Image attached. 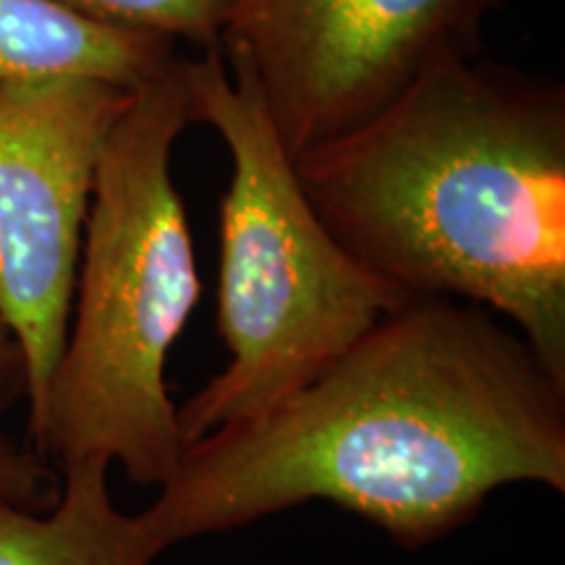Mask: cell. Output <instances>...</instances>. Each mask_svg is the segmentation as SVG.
Listing matches in <instances>:
<instances>
[{
	"instance_id": "7a4b0ae2",
	"label": "cell",
	"mask_w": 565,
	"mask_h": 565,
	"mask_svg": "<svg viewBox=\"0 0 565 565\" xmlns=\"http://www.w3.org/2000/svg\"><path fill=\"white\" fill-rule=\"evenodd\" d=\"M338 244L408 296L513 324L565 385V87L482 61L424 71L356 129L294 158Z\"/></svg>"
},
{
	"instance_id": "3957f363",
	"label": "cell",
	"mask_w": 565,
	"mask_h": 565,
	"mask_svg": "<svg viewBox=\"0 0 565 565\" xmlns=\"http://www.w3.org/2000/svg\"><path fill=\"white\" fill-rule=\"evenodd\" d=\"M192 118L189 53L131 92L95 173L61 362L26 429L55 469L121 466L139 487L179 469V406L166 362L202 296L175 141Z\"/></svg>"
},
{
	"instance_id": "8992f818",
	"label": "cell",
	"mask_w": 565,
	"mask_h": 565,
	"mask_svg": "<svg viewBox=\"0 0 565 565\" xmlns=\"http://www.w3.org/2000/svg\"><path fill=\"white\" fill-rule=\"evenodd\" d=\"M131 92L100 79L0 92V320L26 362V429L66 345L95 173Z\"/></svg>"
},
{
	"instance_id": "30bf717a",
	"label": "cell",
	"mask_w": 565,
	"mask_h": 565,
	"mask_svg": "<svg viewBox=\"0 0 565 565\" xmlns=\"http://www.w3.org/2000/svg\"><path fill=\"white\" fill-rule=\"evenodd\" d=\"M26 404V362L9 324L0 320V508L45 511L61 490L58 469L26 435L6 429L3 419Z\"/></svg>"
},
{
	"instance_id": "5b68a950",
	"label": "cell",
	"mask_w": 565,
	"mask_h": 565,
	"mask_svg": "<svg viewBox=\"0 0 565 565\" xmlns=\"http://www.w3.org/2000/svg\"><path fill=\"white\" fill-rule=\"evenodd\" d=\"M503 0H233L223 53L296 154L356 129L424 71L479 55Z\"/></svg>"
},
{
	"instance_id": "277c9868",
	"label": "cell",
	"mask_w": 565,
	"mask_h": 565,
	"mask_svg": "<svg viewBox=\"0 0 565 565\" xmlns=\"http://www.w3.org/2000/svg\"><path fill=\"white\" fill-rule=\"evenodd\" d=\"M194 124L228 147L217 333L231 362L179 406L183 448L301 391L408 299L353 259L303 194L291 152L242 61L189 53Z\"/></svg>"
},
{
	"instance_id": "9c48e42d",
	"label": "cell",
	"mask_w": 565,
	"mask_h": 565,
	"mask_svg": "<svg viewBox=\"0 0 565 565\" xmlns=\"http://www.w3.org/2000/svg\"><path fill=\"white\" fill-rule=\"evenodd\" d=\"M95 24L145 34L192 53L223 51L233 0H53Z\"/></svg>"
},
{
	"instance_id": "6da1fadb",
	"label": "cell",
	"mask_w": 565,
	"mask_h": 565,
	"mask_svg": "<svg viewBox=\"0 0 565 565\" xmlns=\"http://www.w3.org/2000/svg\"><path fill=\"white\" fill-rule=\"evenodd\" d=\"M508 484L565 492V385L490 309L408 296L270 412L186 445L139 524L162 555L330 503L419 550Z\"/></svg>"
},
{
	"instance_id": "52a82bcc",
	"label": "cell",
	"mask_w": 565,
	"mask_h": 565,
	"mask_svg": "<svg viewBox=\"0 0 565 565\" xmlns=\"http://www.w3.org/2000/svg\"><path fill=\"white\" fill-rule=\"evenodd\" d=\"M181 47L95 24L53 0H0V92L58 79H100L137 89Z\"/></svg>"
},
{
	"instance_id": "ba28073f",
	"label": "cell",
	"mask_w": 565,
	"mask_h": 565,
	"mask_svg": "<svg viewBox=\"0 0 565 565\" xmlns=\"http://www.w3.org/2000/svg\"><path fill=\"white\" fill-rule=\"evenodd\" d=\"M58 498L45 511L0 508V565H152L158 550L139 513L113 503L110 466L76 461L58 469Z\"/></svg>"
}]
</instances>
